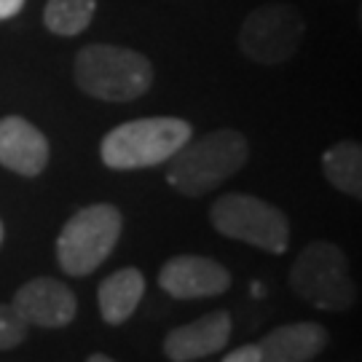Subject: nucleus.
<instances>
[{"label":"nucleus","instance_id":"14","mask_svg":"<svg viewBox=\"0 0 362 362\" xmlns=\"http://www.w3.org/2000/svg\"><path fill=\"white\" fill-rule=\"evenodd\" d=\"M322 172L327 182L338 188L341 194L362 196V148L360 143H336L333 148H327L322 153Z\"/></svg>","mask_w":362,"mask_h":362},{"label":"nucleus","instance_id":"7","mask_svg":"<svg viewBox=\"0 0 362 362\" xmlns=\"http://www.w3.org/2000/svg\"><path fill=\"white\" fill-rule=\"evenodd\" d=\"M306 33V19L290 3H266L245 16L239 49L258 65H282L298 52Z\"/></svg>","mask_w":362,"mask_h":362},{"label":"nucleus","instance_id":"8","mask_svg":"<svg viewBox=\"0 0 362 362\" xmlns=\"http://www.w3.org/2000/svg\"><path fill=\"white\" fill-rule=\"evenodd\" d=\"M158 287L177 300L215 298L228 293L231 272L204 255H175L158 272Z\"/></svg>","mask_w":362,"mask_h":362},{"label":"nucleus","instance_id":"10","mask_svg":"<svg viewBox=\"0 0 362 362\" xmlns=\"http://www.w3.org/2000/svg\"><path fill=\"white\" fill-rule=\"evenodd\" d=\"M231 314L209 311L194 322H185L169 330L164 338V357L169 362H196L220 351L231 338Z\"/></svg>","mask_w":362,"mask_h":362},{"label":"nucleus","instance_id":"13","mask_svg":"<svg viewBox=\"0 0 362 362\" xmlns=\"http://www.w3.org/2000/svg\"><path fill=\"white\" fill-rule=\"evenodd\" d=\"M145 296V276L137 269H121L103 279L97 290L100 314L107 325H124Z\"/></svg>","mask_w":362,"mask_h":362},{"label":"nucleus","instance_id":"11","mask_svg":"<svg viewBox=\"0 0 362 362\" xmlns=\"http://www.w3.org/2000/svg\"><path fill=\"white\" fill-rule=\"evenodd\" d=\"M49 164L46 134L22 116H6L0 121V167L22 177H38Z\"/></svg>","mask_w":362,"mask_h":362},{"label":"nucleus","instance_id":"20","mask_svg":"<svg viewBox=\"0 0 362 362\" xmlns=\"http://www.w3.org/2000/svg\"><path fill=\"white\" fill-rule=\"evenodd\" d=\"M3 233L6 231H3V220H0V245H3Z\"/></svg>","mask_w":362,"mask_h":362},{"label":"nucleus","instance_id":"2","mask_svg":"<svg viewBox=\"0 0 362 362\" xmlns=\"http://www.w3.org/2000/svg\"><path fill=\"white\" fill-rule=\"evenodd\" d=\"M78 89L103 103H132L153 83V65L140 52L110 43L81 49L73 65Z\"/></svg>","mask_w":362,"mask_h":362},{"label":"nucleus","instance_id":"4","mask_svg":"<svg viewBox=\"0 0 362 362\" xmlns=\"http://www.w3.org/2000/svg\"><path fill=\"white\" fill-rule=\"evenodd\" d=\"M290 287L300 300L317 309L349 311L357 303V285L351 279L349 258L333 242H309L290 269Z\"/></svg>","mask_w":362,"mask_h":362},{"label":"nucleus","instance_id":"9","mask_svg":"<svg viewBox=\"0 0 362 362\" xmlns=\"http://www.w3.org/2000/svg\"><path fill=\"white\" fill-rule=\"evenodd\" d=\"M11 306L27 325L57 330L76 320L78 298L65 282L54 276H35L16 290Z\"/></svg>","mask_w":362,"mask_h":362},{"label":"nucleus","instance_id":"5","mask_svg":"<svg viewBox=\"0 0 362 362\" xmlns=\"http://www.w3.org/2000/svg\"><path fill=\"white\" fill-rule=\"evenodd\" d=\"M124 218L113 204L78 209L57 236L59 269L70 276H89L116 250Z\"/></svg>","mask_w":362,"mask_h":362},{"label":"nucleus","instance_id":"17","mask_svg":"<svg viewBox=\"0 0 362 362\" xmlns=\"http://www.w3.org/2000/svg\"><path fill=\"white\" fill-rule=\"evenodd\" d=\"M223 362H260V349L258 344H245V346H239V349L228 351Z\"/></svg>","mask_w":362,"mask_h":362},{"label":"nucleus","instance_id":"6","mask_svg":"<svg viewBox=\"0 0 362 362\" xmlns=\"http://www.w3.org/2000/svg\"><path fill=\"white\" fill-rule=\"evenodd\" d=\"M215 231L258 250L282 255L290 245V220L279 207L250 194H226L209 209Z\"/></svg>","mask_w":362,"mask_h":362},{"label":"nucleus","instance_id":"18","mask_svg":"<svg viewBox=\"0 0 362 362\" xmlns=\"http://www.w3.org/2000/svg\"><path fill=\"white\" fill-rule=\"evenodd\" d=\"M25 8V0H0V22L11 19Z\"/></svg>","mask_w":362,"mask_h":362},{"label":"nucleus","instance_id":"19","mask_svg":"<svg viewBox=\"0 0 362 362\" xmlns=\"http://www.w3.org/2000/svg\"><path fill=\"white\" fill-rule=\"evenodd\" d=\"M86 362H116V360H113V357H107V354H100V351H97V354H91Z\"/></svg>","mask_w":362,"mask_h":362},{"label":"nucleus","instance_id":"3","mask_svg":"<svg viewBox=\"0 0 362 362\" xmlns=\"http://www.w3.org/2000/svg\"><path fill=\"white\" fill-rule=\"evenodd\" d=\"M194 137V127L175 116L134 118L118 124L103 137V164L118 172L148 169L169 161L182 145Z\"/></svg>","mask_w":362,"mask_h":362},{"label":"nucleus","instance_id":"16","mask_svg":"<svg viewBox=\"0 0 362 362\" xmlns=\"http://www.w3.org/2000/svg\"><path fill=\"white\" fill-rule=\"evenodd\" d=\"M30 325L16 314L11 303H0V351L19 346L27 336Z\"/></svg>","mask_w":362,"mask_h":362},{"label":"nucleus","instance_id":"15","mask_svg":"<svg viewBox=\"0 0 362 362\" xmlns=\"http://www.w3.org/2000/svg\"><path fill=\"white\" fill-rule=\"evenodd\" d=\"M97 13V0H49L43 8V25L54 35H81Z\"/></svg>","mask_w":362,"mask_h":362},{"label":"nucleus","instance_id":"12","mask_svg":"<svg viewBox=\"0 0 362 362\" xmlns=\"http://www.w3.org/2000/svg\"><path fill=\"white\" fill-rule=\"evenodd\" d=\"M327 330L320 322H290L260 338V362H309L327 346Z\"/></svg>","mask_w":362,"mask_h":362},{"label":"nucleus","instance_id":"1","mask_svg":"<svg viewBox=\"0 0 362 362\" xmlns=\"http://www.w3.org/2000/svg\"><path fill=\"white\" fill-rule=\"evenodd\" d=\"M250 145L236 129H215L202 140H188L169 158L167 182L182 196H204L231 180L247 164Z\"/></svg>","mask_w":362,"mask_h":362}]
</instances>
